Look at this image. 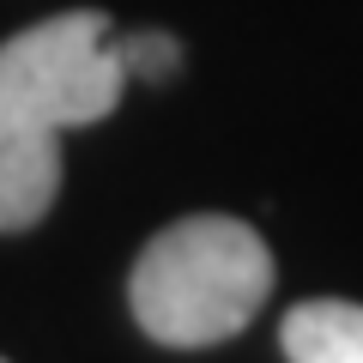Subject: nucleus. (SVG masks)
<instances>
[{"mask_svg":"<svg viewBox=\"0 0 363 363\" xmlns=\"http://www.w3.org/2000/svg\"><path fill=\"white\" fill-rule=\"evenodd\" d=\"M272 297V248L230 212H194L157 230L128 272V309L145 339L206 351L236 339Z\"/></svg>","mask_w":363,"mask_h":363,"instance_id":"obj_1","label":"nucleus"},{"mask_svg":"<svg viewBox=\"0 0 363 363\" xmlns=\"http://www.w3.org/2000/svg\"><path fill=\"white\" fill-rule=\"evenodd\" d=\"M121 85H128V67L97 6L43 18L0 43V91L25 104L37 121H49L55 133L104 121L121 104Z\"/></svg>","mask_w":363,"mask_h":363,"instance_id":"obj_2","label":"nucleus"},{"mask_svg":"<svg viewBox=\"0 0 363 363\" xmlns=\"http://www.w3.org/2000/svg\"><path fill=\"white\" fill-rule=\"evenodd\" d=\"M61 194V133L0 91V236L49 218Z\"/></svg>","mask_w":363,"mask_h":363,"instance_id":"obj_3","label":"nucleus"},{"mask_svg":"<svg viewBox=\"0 0 363 363\" xmlns=\"http://www.w3.org/2000/svg\"><path fill=\"white\" fill-rule=\"evenodd\" d=\"M279 345L291 363H363V303L345 297L297 303L279 327Z\"/></svg>","mask_w":363,"mask_h":363,"instance_id":"obj_4","label":"nucleus"},{"mask_svg":"<svg viewBox=\"0 0 363 363\" xmlns=\"http://www.w3.org/2000/svg\"><path fill=\"white\" fill-rule=\"evenodd\" d=\"M116 49H121V67H128L133 79H152V85L176 79V67H182V43L164 37V30H133V37H121Z\"/></svg>","mask_w":363,"mask_h":363,"instance_id":"obj_5","label":"nucleus"},{"mask_svg":"<svg viewBox=\"0 0 363 363\" xmlns=\"http://www.w3.org/2000/svg\"><path fill=\"white\" fill-rule=\"evenodd\" d=\"M0 363H6V357H0Z\"/></svg>","mask_w":363,"mask_h":363,"instance_id":"obj_6","label":"nucleus"}]
</instances>
